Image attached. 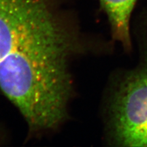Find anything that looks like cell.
Instances as JSON below:
<instances>
[{
	"label": "cell",
	"mask_w": 147,
	"mask_h": 147,
	"mask_svg": "<svg viewBox=\"0 0 147 147\" xmlns=\"http://www.w3.org/2000/svg\"><path fill=\"white\" fill-rule=\"evenodd\" d=\"M84 49L63 0H0V90L33 136L65 121L74 89L71 61Z\"/></svg>",
	"instance_id": "6da1fadb"
},
{
	"label": "cell",
	"mask_w": 147,
	"mask_h": 147,
	"mask_svg": "<svg viewBox=\"0 0 147 147\" xmlns=\"http://www.w3.org/2000/svg\"><path fill=\"white\" fill-rule=\"evenodd\" d=\"M109 131L121 146H147V66L126 74L109 106Z\"/></svg>",
	"instance_id": "7a4b0ae2"
},
{
	"label": "cell",
	"mask_w": 147,
	"mask_h": 147,
	"mask_svg": "<svg viewBox=\"0 0 147 147\" xmlns=\"http://www.w3.org/2000/svg\"><path fill=\"white\" fill-rule=\"evenodd\" d=\"M107 15L113 39L126 51L132 48L130 19L137 0H99Z\"/></svg>",
	"instance_id": "3957f363"
},
{
	"label": "cell",
	"mask_w": 147,
	"mask_h": 147,
	"mask_svg": "<svg viewBox=\"0 0 147 147\" xmlns=\"http://www.w3.org/2000/svg\"><path fill=\"white\" fill-rule=\"evenodd\" d=\"M3 136H2V135H1V129H0V144H1V142H3Z\"/></svg>",
	"instance_id": "277c9868"
}]
</instances>
